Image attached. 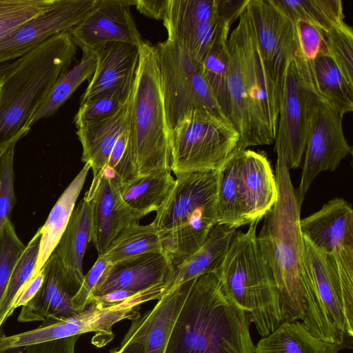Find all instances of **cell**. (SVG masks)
I'll return each instance as SVG.
<instances>
[{
	"mask_svg": "<svg viewBox=\"0 0 353 353\" xmlns=\"http://www.w3.org/2000/svg\"><path fill=\"white\" fill-rule=\"evenodd\" d=\"M230 121L239 133L236 151L275 141L281 94L257 43L247 8L227 42Z\"/></svg>",
	"mask_w": 353,
	"mask_h": 353,
	"instance_id": "1",
	"label": "cell"
},
{
	"mask_svg": "<svg viewBox=\"0 0 353 353\" xmlns=\"http://www.w3.org/2000/svg\"><path fill=\"white\" fill-rule=\"evenodd\" d=\"M250 324L215 272L201 275L190 279L165 353H255Z\"/></svg>",
	"mask_w": 353,
	"mask_h": 353,
	"instance_id": "2",
	"label": "cell"
},
{
	"mask_svg": "<svg viewBox=\"0 0 353 353\" xmlns=\"http://www.w3.org/2000/svg\"><path fill=\"white\" fill-rule=\"evenodd\" d=\"M278 197L257 234L279 292L284 321L302 320L309 274L305 242L300 229L301 208L285 159L276 157L275 176Z\"/></svg>",
	"mask_w": 353,
	"mask_h": 353,
	"instance_id": "3",
	"label": "cell"
},
{
	"mask_svg": "<svg viewBox=\"0 0 353 353\" xmlns=\"http://www.w3.org/2000/svg\"><path fill=\"white\" fill-rule=\"evenodd\" d=\"M76 52L70 34L59 33L23 56L0 81V156L28 133L34 114Z\"/></svg>",
	"mask_w": 353,
	"mask_h": 353,
	"instance_id": "4",
	"label": "cell"
},
{
	"mask_svg": "<svg viewBox=\"0 0 353 353\" xmlns=\"http://www.w3.org/2000/svg\"><path fill=\"white\" fill-rule=\"evenodd\" d=\"M258 223H250L245 232L236 230L215 273L224 293L245 312L262 338L284 319L277 285L258 240Z\"/></svg>",
	"mask_w": 353,
	"mask_h": 353,
	"instance_id": "5",
	"label": "cell"
},
{
	"mask_svg": "<svg viewBox=\"0 0 353 353\" xmlns=\"http://www.w3.org/2000/svg\"><path fill=\"white\" fill-rule=\"evenodd\" d=\"M175 175L174 188L152 223L163 250L181 261L199 250L217 223L218 170Z\"/></svg>",
	"mask_w": 353,
	"mask_h": 353,
	"instance_id": "6",
	"label": "cell"
},
{
	"mask_svg": "<svg viewBox=\"0 0 353 353\" xmlns=\"http://www.w3.org/2000/svg\"><path fill=\"white\" fill-rule=\"evenodd\" d=\"M130 108L139 176L171 170V130L165 112L154 46L143 41Z\"/></svg>",
	"mask_w": 353,
	"mask_h": 353,
	"instance_id": "7",
	"label": "cell"
},
{
	"mask_svg": "<svg viewBox=\"0 0 353 353\" xmlns=\"http://www.w3.org/2000/svg\"><path fill=\"white\" fill-rule=\"evenodd\" d=\"M304 242L310 283L301 323L314 336L344 346L353 336V296L325 254Z\"/></svg>",
	"mask_w": 353,
	"mask_h": 353,
	"instance_id": "8",
	"label": "cell"
},
{
	"mask_svg": "<svg viewBox=\"0 0 353 353\" xmlns=\"http://www.w3.org/2000/svg\"><path fill=\"white\" fill-rule=\"evenodd\" d=\"M239 138L225 117L193 109L171 131V171L177 174L217 170L236 151Z\"/></svg>",
	"mask_w": 353,
	"mask_h": 353,
	"instance_id": "9",
	"label": "cell"
},
{
	"mask_svg": "<svg viewBox=\"0 0 353 353\" xmlns=\"http://www.w3.org/2000/svg\"><path fill=\"white\" fill-rule=\"evenodd\" d=\"M317 94L310 61L299 50L283 81L275 151L290 168L300 166L305 150Z\"/></svg>",
	"mask_w": 353,
	"mask_h": 353,
	"instance_id": "10",
	"label": "cell"
},
{
	"mask_svg": "<svg viewBox=\"0 0 353 353\" xmlns=\"http://www.w3.org/2000/svg\"><path fill=\"white\" fill-rule=\"evenodd\" d=\"M154 48L171 131L193 109H208L225 117L205 81L200 65L168 38Z\"/></svg>",
	"mask_w": 353,
	"mask_h": 353,
	"instance_id": "11",
	"label": "cell"
},
{
	"mask_svg": "<svg viewBox=\"0 0 353 353\" xmlns=\"http://www.w3.org/2000/svg\"><path fill=\"white\" fill-rule=\"evenodd\" d=\"M303 238L327 257L345 291L353 296V210L334 198L300 219Z\"/></svg>",
	"mask_w": 353,
	"mask_h": 353,
	"instance_id": "12",
	"label": "cell"
},
{
	"mask_svg": "<svg viewBox=\"0 0 353 353\" xmlns=\"http://www.w3.org/2000/svg\"><path fill=\"white\" fill-rule=\"evenodd\" d=\"M303 160L301 181L296 189L300 201L312 183L322 172H333L341 161L352 154L343 132V117L316 94Z\"/></svg>",
	"mask_w": 353,
	"mask_h": 353,
	"instance_id": "13",
	"label": "cell"
},
{
	"mask_svg": "<svg viewBox=\"0 0 353 353\" xmlns=\"http://www.w3.org/2000/svg\"><path fill=\"white\" fill-rule=\"evenodd\" d=\"M246 8L261 53L281 94L285 71L300 50L294 23L272 0H249Z\"/></svg>",
	"mask_w": 353,
	"mask_h": 353,
	"instance_id": "14",
	"label": "cell"
},
{
	"mask_svg": "<svg viewBox=\"0 0 353 353\" xmlns=\"http://www.w3.org/2000/svg\"><path fill=\"white\" fill-rule=\"evenodd\" d=\"M96 0H59L51 10L0 38V64L18 59L52 36L68 32L93 8Z\"/></svg>",
	"mask_w": 353,
	"mask_h": 353,
	"instance_id": "15",
	"label": "cell"
},
{
	"mask_svg": "<svg viewBox=\"0 0 353 353\" xmlns=\"http://www.w3.org/2000/svg\"><path fill=\"white\" fill-rule=\"evenodd\" d=\"M190 285V280L177 286L152 309L132 319L120 345L110 353H165Z\"/></svg>",
	"mask_w": 353,
	"mask_h": 353,
	"instance_id": "16",
	"label": "cell"
},
{
	"mask_svg": "<svg viewBox=\"0 0 353 353\" xmlns=\"http://www.w3.org/2000/svg\"><path fill=\"white\" fill-rule=\"evenodd\" d=\"M134 1L96 0L93 8L68 32L77 47L90 51L110 41L139 46L143 42L130 12Z\"/></svg>",
	"mask_w": 353,
	"mask_h": 353,
	"instance_id": "17",
	"label": "cell"
},
{
	"mask_svg": "<svg viewBox=\"0 0 353 353\" xmlns=\"http://www.w3.org/2000/svg\"><path fill=\"white\" fill-rule=\"evenodd\" d=\"M119 185L117 178L106 166L100 176L93 178L85 193L92 203L91 241L98 256L123 229L142 219L122 201Z\"/></svg>",
	"mask_w": 353,
	"mask_h": 353,
	"instance_id": "18",
	"label": "cell"
},
{
	"mask_svg": "<svg viewBox=\"0 0 353 353\" xmlns=\"http://www.w3.org/2000/svg\"><path fill=\"white\" fill-rule=\"evenodd\" d=\"M236 157L239 201L246 225L259 221L271 210L277 200V185L263 153L246 149L236 152Z\"/></svg>",
	"mask_w": 353,
	"mask_h": 353,
	"instance_id": "19",
	"label": "cell"
},
{
	"mask_svg": "<svg viewBox=\"0 0 353 353\" xmlns=\"http://www.w3.org/2000/svg\"><path fill=\"white\" fill-rule=\"evenodd\" d=\"M173 267L164 252L146 253L109 263L90 297L117 290L141 292L159 285H166Z\"/></svg>",
	"mask_w": 353,
	"mask_h": 353,
	"instance_id": "20",
	"label": "cell"
},
{
	"mask_svg": "<svg viewBox=\"0 0 353 353\" xmlns=\"http://www.w3.org/2000/svg\"><path fill=\"white\" fill-rule=\"evenodd\" d=\"M96 57L94 74L88 80L80 103L109 90L128 92L132 86L139 61V46L120 41L101 44L92 51Z\"/></svg>",
	"mask_w": 353,
	"mask_h": 353,
	"instance_id": "21",
	"label": "cell"
},
{
	"mask_svg": "<svg viewBox=\"0 0 353 353\" xmlns=\"http://www.w3.org/2000/svg\"><path fill=\"white\" fill-rule=\"evenodd\" d=\"M44 278L37 294L20 311L17 320L26 323H49L68 319L79 313L72 304L70 288L57 254L53 252L43 266Z\"/></svg>",
	"mask_w": 353,
	"mask_h": 353,
	"instance_id": "22",
	"label": "cell"
},
{
	"mask_svg": "<svg viewBox=\"0 0 353 353\" xmlns=\"http://www.w3.org/2000/svg\"><path fill=\"white\" fill-rule=\"evenodd\" d=\"M249 0H168L163 25L168 38L194 33L215 20L236 21Z\"/></svg>",
	"mask_w": 353,
	"mask_h": 353,
	"instance_id": "23",
	"label": "cell"
},
{
	"mask_svg": "<svg viewBox=\"0 0 353 353\" xmlns=\"http://www.w3.org/2000/svg\"><path fill=\"white\" fill-rule=\"evenodd\" d=\"M92 203L85 194L72 213L68 225L54 252L62 266L65 277L74 295L84 278L83 256L91 241Z\"/></svg>",
	"mask_w": 353,
	"mask_h": 353,
	"instance_id": "24",
	"label": "cell"
},
{
	"mask_svg": "<svg viewBox=\"0 0 353 353\" xmlns=\"http://www.w3.org/2000/svg\"><path fill=\"white\" fill-rule=\"evenodd\" d=\"M132 94V86L117 111L77 128L83 149L81 161L90 165L93 178L100 176L106 167L112 150L128 121Z\"/></svg>",
	"mask_w": 353,
	"mask_h": 353,
	"instance_id": "25",
	"label": "cell"
},
{
	"mask_svg": "<svg viewBox=\"0 0 353 353\" xmlns=\"http://www.w3.org/2000/svg\"><path fill=\"white\" fill-rule=\"evenodd\" d=\"M236 230L215 224L203 245L173 267L165 294L181 284L201 275L215 272L221 265Z\"/></svg>",
	"mask_w": 353,
	"mask_h": 353,
	"instance_id": "26",
	"label": "cell"
},
{
	"mask_svg": "<svg viewBox=\"0 0 353 353\" xmlns=\"http://www.w3.org/2000/svg\"><path fill=\"white\" fill-rule=\"evenodd\" d=\"M90 169V165L85 163L83 168L61 194L52 207L45 223L39 228L41 241L34 275L42 269L55 250L70 221Z\"/></svg>",
	"mask_w": 353,
	"mask_h": 353,
	"instance_id": "27",
	"label": "cell"
},
{
	"mask_svg": "<svg viewBox=\"0 0 353 353\" xmlns=\"http://www.w3.org/2000/svg\"><path fill=\"white\" fill-rule=\"evenodd\" d=\"M174 185L175 179L171 170H163L119 183V193L127 207L143 218L160 209Z\"/></svg>",
	"mask_w": 353,
	"mask_h": 353,
	"instance_id": "28",
	"label": "cell"
},
{
	"mask_svg": "<svg viewBox=\"0 0 353 353\" xmlns=\"http://www.w3.org/2000/svg\"><path fill=\"white\" fill-rule=\"evenodd\" d=\"M343 347L314 336L301 321H294L283 322L262 337L255 345V353H339Z\"/></svg>",
	"mask_w": 353,
	"mask_h": 353,
	"instance_id": "29",
	"label": "cell"
},
{
	"mask_svg": "<svg viewBox=\"0 0 353 353\" xmlns=\"http://www.w3.org/2000/svg\"><path fill=\"white\" fill-rule=\"evenodd\" d=\"M316 90L320 97L343 117L353 111V87L328 55L319 54L310 61Z\"/></svg>",
	"mask_w": 353,
	"mask_h": 353,
	"instance_id": "30",
	"label": "cell"
},
{
	"mask_svg": "<svg viewBox=\"0 0 353 353\" xmlns=\"http://www.w3.org/2000/svg\"><path fill=\"white\" fill-rule=\"evenodd\" d=\"M230 26L225 25L219 30L201 65L205 81L221 112L228 119L230 108L227 88V42Z\"/></svg>",
	"mask_w": 353,
	"mask_h": 353,
	"instance_id": "31",
	"label": "cell"
},
{
	"mask_svg": "<svg viewBox=\"0 0 353 353\" xmlns=\"http://www.w3.org/2000/svg\"><path fill=\"white\" fill-rule=\"evenodd\" d=\"M95 68L96 57L94 52H83L81 60L57 81L46 100L34 114L30 126L41 119L53 116L78 87L84 81L91 78Z\"/></svg>",
	"mask_w": 353,
	"mask_h": 353,
	"instance_id": "32",
	"label": "cell"
},
{
	"mask_svg": "<svg viewBox=\"0 0 353 353\" xmlns=\"http://www.w3.org/2000/svg\"><path fill=\"white\" fill-rule=\"evenodd\" d=\"M161 252V239L154 225L134 223L117 235L101 256L112 264L138 255Z\"/></svg>",
	"mask_w": 353,
	"mask_h": 353,
	"instance_id": "33",
	"label": "cell"
},
{
	"mask_svg": "<svg viewBox=\"0 0 353 353\" xmlns=\"http://www.w3.org/2000/svg\"><path fill=\"white\" fill-rule=\"evenodd\" d=\"M293 23L303 20L327 32L343 21L341 0H272Z\"/></svg>",
	"mask_w": 353,
	"mask_h": 353,
	"instance_id": "34",
	"label": "cell"
},
{
	"mask_svg": "<svg viewBox=\"0 0 353 353\" xmlns=\"http://www.w3.org/2000/svg\"><path fill=\"white\" fill-rule=\"evenodd\" d=\"M216 216L217 223L235 230L245 225L239 201L236 151L218 170Z\"/></svg>",
	"mask_w": 353,
	"mask_h": 353,
	"instance_id": "35",
	"label": "cell"
},
{
	"mask_svg": "<svg viewBox=\"0 0 353 353\" xmlns=\"http://www.w3.org/2000/svg\"><path fill=\"white\" fill-rule=\"evenodd\" d=\"M41 232L39 229L20 255L0 301V331L12 314L11 306L20 288L34 275L39 255Z\"/></svg>",
	"mask_w": 353,
	"mask_h": 353,
	"instance_id": "36",
	"label": "cell"
},
{
	"mask_svg": "<svg viewBox=\"0 0 353 353\" xmlns=\"http://www.w3.org/2000/svg\"><path fill=\"white\" fill-rule=\"evenodd\" d=\"M59 0H0V38L56 6Z\"/></svg>",
	"mask_w": 353,
	"mask_h": 353,
	"instance_id": "37",
	"label": "cell"
},
{
	"mask_svg": "<svg viewBox=\"0 0 353 353\" xmlns=\"http://www.w3.org/2000/svg\"><path fill=\"white\" fill-rule=\"evenodd\" d=\"M330 56L347 83L353 87V30L343 21L325 32Z\"/></svg>",
	"mask_w": 353,
	"mask_h": 353,
	"instance_id": "38",
	"label": "cell"
},
{
	"mask_svg": "<svg viewBox=\"0 0 353 353\" xmlns=\"http://www.w3.org/2000/svg\"><path fill=\"white\" fill-rule=\"evenodd\" d=\"M129 91L124 92L119 88L109 90L80 103L74 117L76 128L114 113L121 106Z\"/></svg>",
	"mask_w": 353,
	"mask_h": 353,
	"instance_id": "39",
	"label": "cell"
},
{
	"mask_svg": "<svg viewBox=\"0 0 353 353\" xmlns=\"http://www.w3.org/2000/svg\"><path fill=\"white\" fill-rule=\"evenodd\" d=\"M106 166L114 173L119 183H125L139 176L129 118L112 150Z\"/></svg>",
	"mask_w": 353,
	"mask_h": 353,
	"instance_id": "40",
	"label": "cell"
},
{
	"mask_svg": "<svg viewBox=\"0 0 353 353\" xmlns=\"http://www.w3.org/2000/svg\"><path fill=\"white\" fill-rule=\"evenodd\" d=\"M25 248L26 245L18 236L11 219L7 220L0 233V301Z\"/></svg>",
	"mask_w": 353,
	"mask_h": 353,
	"instance_id": "41",
	"label": "cell"
},
{
	"mask_svg": "<svg viewBox=\"0 0 353 353\" xmlns=\"http://www.w3.org/2000/svg\"><path fill=\"white\" fill-rule=\"evenodd\" d=\"M14 147H10L0 157V233L6 221L11 219L16 202L14 190Z\"/></svg>",
	"mask_w": 353,
	"mask_h": 353,
	"instance_id": "42",
	"label": "cell"
},
{
	"mask_svg": "<svg viewBox=\"0 0 353 353\" xmlns=\"http://www.w3.org/2000/svg\"><path fill=\"white\" fill-rule=\"evenodd\" d=\"M300 50L305 59L312 61L319 54L328 55L325 31L303 20L294 23Z\"/></svg>",
	"mask_w": 353,
	"mask_h": 353,
	"instance_id": "43",
	"label": "cell"
},
{
	"mask_svg": "<svg viewBox=\"0 0 353 353\" xmlns=\"http://www.w3.org/2000/svg\"><path fill=\"white\" fill-rule=\"evenodd\" d=\"M108 265L105 259L99 256L91 269L84 275L81 285L72 300L78 310H83L87 305L94 288Z\"/></svg>",
	"mask_w": 353,
	"mask_h": 353,
	"instance_id": "44",
	"label": "cell"
},
{
	"mask_svg": "<svg viewBox=\"0 0 353 353\" xmlns=\"http://www.w3.org/2000/svg\"><path fill=\"white\" fill-rule=\"evenodd\" d=\"M80 335L31 345L25 353H75V345Z\"/></svg>",
	"mask_w": 353,
	"mask_h": 353,
	"instance_id": "45",
	"label": "cell"
},
{
	"mask_svg": "<svg viewBox=\"0 0 353 353\" xmlns=\"http://www.w3.org/2000/svg\"><path fill=\"white\" fill-rule=\"evenodd\" d=\"M43 278L44 272L42 268L20 288L13 300L11 306L12 313L15 309L26 305L37 294L42 285Z\"/></svg>",
	"mask_w": 353,
	"mask_h": 353,
	"instance_id": "46",
	"label": "cell"
},
{
	"mask_svg": "<svg viewBox=\"0 0 353 353\" xmlns=\"http://www.w3.org/2000/svg\"><path fill=\"white\" fill-rule=\"evenodd\" d=\"M168 0H137L134 6L137 10L150 18L163 20Z\"/></svg>",
	"mask_w": 353,
	"mask_h": 353,
	"instance_id": "47",
	"label": "cell"
},
{
	"mask_svg": "<svg viewBox=\"0 0 353 353\" xmlns=\"http://www.w3.org/2000/svg\"><path fill=\"white\" fill-rule=\"evenodd\" d=\"M21 57L12 61L0 64V81L3 78L12 71L21 62Z\"/></svg>",
	"mask_w": 353,
	"mask_h": 353,
	"instance_id": "48",
	"label": "cell"
},
{
	"mask_svg": "<svg viewBox=\"0 0 353 353\" xmlns=\"http://www.w3.org/2000/svg\"><path fill=\"white\" fill-rule=\"evenodd\" d=\"M1 156H0V157H1Z\"/></svg>",
	"mask_w": 353,
	"mask_h": 353,
	"instance_id": "49",
	"label": "cell"
}]
</instances>
